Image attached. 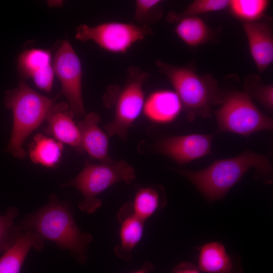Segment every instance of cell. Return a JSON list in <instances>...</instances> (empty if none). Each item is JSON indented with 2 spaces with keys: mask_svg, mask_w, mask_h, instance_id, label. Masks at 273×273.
I'll use <instances>...</instances> for the list:
<instances>
[{
  "mask_svg": "<svg viewBox=\"0 0 273 273\" xmlns=\"http://www.w3.org/2000/svg\"><path fill=\"white\" fill-rule=\"evenodd\" d=\"M73 213L69 202L53 194L46 205L25 216L20 226L35 232L43 240L55 243L62 250L69 251L78 263L83 264L87 260V248L93 237L79 229Z\"/></svg>",
  "mask_w": 273,
  "mask_h": 273,
  "instance_id": "2",
  "label": "cell"
},
{
  "mask_svg": "<svg viewBox=\"0 0 273 273\" xmlns=\"http://www.w3.org/2000/svg\"><path fill=\"white\" fill-rule=\"evenodd\" d=\"M219 107L213 111L217 132H231L245 136L264 130H272V117L263 113L244 91L223 94Z\"/></svg>",
  "mask_w": 273,
  "mask_h": 273,
  "instance_id": "6",
  "label": "cell"
},
{
  "mask_svg": "<svg viewBox=\"0 0 273 273\" xmlns=\"http://www.w3.org/2000/svg\"><path fill=\"white\" fill-rule=\"evenodd\" d=\"M126 82L117 96L113 120L105 126L108 136L116 135L126 140L129 128L143 112L145 101L143 84L147 72L136 67H130Z\"/></svg>",
  "mask_w": 273,
  "mask_h": 273,
  "instance_id": "8",
  "label": "cell"
},
{
  "mask_svg": "<svg viewBox=\"0 0 273 273\" xmlns=\"http://www.w3.org/2000/svg\"><path fill=\"white\" fill-rule=\"evenodd\" d=\"M117 218L120 223L119 243L115 246L114 253L118 258L128 261L131 259L132 250L142 239L145 221L133 213L130 203L121 207Z\"/></svg>",
  "mask_w": 273,
  "mask_h": 273,
  "instance_id": "15",
  "label": "cell"
},
{
  "mask_svg": "<svg viewBox=\"0 0 273 273\" xmlns=\"http://www.w3.org/2000/svg\"><path fill=\"white\" fill-rule=\"evenodd\" d=\"M74 117L68 103L54 104L46 118L48 125L46 132L57 141L67 144L82 153L84 151L80 133L78 125L73 120Z\"/></svg>",
  "mask_w": 273,
  "mask_h": 273,
  "instance_id": "13",
  "label": "cell"
},
{
  "mask_svg": "<svg viewBox=\"0 0 273 273\" xmlns=\"http://www.w3.org/2000/svg\"><path fill=\"white\" fill-rule=\"evenodd\" d=\"M198 267L207 273H243L239 263L235 264L224 246L217 242L207 243L201 247Z\"/></svg>",
  "mask_w": 273,
  "mask_h": 273,
  "instance_id": "18",
  "label": "cell"
},
{
  "mask_svg": "<svg viewBox=\"0 0 273 273\" xmlns=\"http://www.w3.org/2000/svg\"><path fill=\"white\" fill-rule=\"evenodd\" d=\"M48 3L50 7H54L62 6L63 2L60 1H52Z\"/></svg>",
  "mask_w": 273,
  "mask_h": 273,
  "instance_id": "29",
  "label": "cell"
},
{
  "mask_svg": "<svg viewBox=\"0 0 273 273\" xmlns=\"http://www.w3.org/2000/svg\"><path fill=\"white\" fill-rule=\"evenodd\" d=\"M153 268L154 266L151 263L146 262L141 268L130 273H150L153 270Z\"/></svg>",
  "mask_w": 273,
  "mask_h": 273,
  "instance_id": "28",
  "label": "cell"
},
{
  "mask_svg": "<svg viewBox=\"0 0 273 273\" xmlns=\"http://www.w3.org/2000/svg\"><path fill=\"white\" fill-rule=\"evenodd\" d=\"M160 0H137L135 2L134 19L141 25L148 26L162 16Z\"/></svg>",
  "mask_w": 273,
  "mask_h": 273,
  "instance_id": "26",
  "label": "cell"
},
{
  "mask_svg": "<svg viewBox=\"0 0 273 273\" xmlns=\"http://www.w3.org/2000/svg\"><path fill=\"white\" fill-rule=\"evenodd\" d=\"M213 134L192 133L168 136L157 144L158 152L179 165H184L212 153Z\"/></svg>",
  "mask_w": 273,
  "mask_h": 273,
  "instance_id": "10",
  "label": "cell"
},
{
  "mask_svg": "<svg viewBox=\"0 0 273 273\" xmlns=\"http://www.w3.org/2000/svg\"><path fill=\"white\" fill-rule=\"evenodd\" d=\"M251 169L256 170L265 184L272 183V166L268 156L249 150L235 157L216 160L199 170H174L188 179L211 203L224 197Z\"/></svg>",
  "mask_w": 273,
  "mask_h": 273,
  "instance_id": "1",
  "label": "cell"
},
{
  "mask_svg": "<svg viewBox=\"0 0 273 273\" xmlns=\"http://www.w3.org/2000/svg\"><path fill=\"white\" fill-rule=\"evenodd\" d=\"M175 24V33L190 47L200 46L214 38V30L198 16L183 18Z\"/></svg>",
  "mask_w": 273,
  "mask_h": 273,
  "instance_id": "19",
  "label": "cell"
},
{
  "mask_svg": "<svg viewBox=\"0 0 273 273\" xmlns=\"http://www.w3.org/2000/svg\"><path fill=\"white\" fill-rule=\"evenodd\" d=\"M151 34L149 26L110 21L93 26L80 25L76 28L75 37L81 41L92 40L108 52L124 54L134 43Z\"/></svg>",
  "mask_w": 273,
  "mask_h": 273,
  "instance_id": "7",
  "label": "cell"
},
{
  "mask_svg": "<svg viewBox=\"0 0 273 273\" xmlns=\"http://www.w3.org/2000/svg\"><path fill=\"white\" fill-rule=\"evenodd\" d=\"M135 177L134 168L124 160L99 164L85 162L82 170L74 178L61 185L74 187L83 196L78 207L83 212L92 214L102 205L100 194L120 181L129 184Z\"/></svg>",
  "mask_w": 273,
  "mask_h": 273,
  "instance_id": "5",
  "label": "cell"
},
{
  "mask_svg": "<svg viewBox=\"0 0 273 273\" xmlns=\"http://www.w3.org/2000/svg\"><path fill=\"white\" fill-rule=\"evenodd\" d=\"M100 121L99 114L90 112L78 123L81 145L92 158L109 163L113 161L109 155V136L99 126Z\"/></svg>",
  "mask_w": 273,
  "mask_h": 273,
  "instance_id": "16",
  "label": "cell"
},
{
  "mask_svg": "<svg viewBox=\"0 0 273 273\" xmlns=\"http://www.w3.org/2000/svg\"><path fill=\"white\" fill-rule=\"evenodd\" d=\"M15 207H10L5 213L0 215V252L4 253L13 244L23 230L20 226L14 225V220L19 215Z\"/></svg>",
  "mask_w": 273,
  "mask_h": 273,
  "instance_id": "25",
  "label": "cell"
},
{
  "mask_svg": "<svg viewBox=\"0 0 273 273\" xmlns=\"http://www.w3.org/2000/svg\"><path fill=\"white\" fill-rule=\"evenodd\" d=\"M244 92L258 101L267 110L273 108V85L265 84L257 75H249L244 80Z\"/></svg>",
  "mask_w": 273,
  "mask_h": 273,
  "instance_id": "24",
  "label": "cell"
},
{
  "mask_svg": "<svg viewBox=\"0 0 273 273\" xmlns=\"http://www.w3.org/2000/svg\"><path fill=\"white\" fill-rule=\"evenodd\" d=\"M165 198L162 197V189L147 187L140 188L130 203L133 213L145 221L165 204Z\"/></svg>",
  "mask_w": 273,
  "mask_h": 273,
  "instance_id": "21",
  "label": "cell"
},
{
  "mask_svg": "<svg viewBox=\"0 0 273 273\" xmlns=\"http://www.w3.org/2000/svg\"><path fill=\"white\" fill-rule=\"evenodd\" d=\"M4 103L11 110L13 122L12 133L6 150L15 157L23 159V148L27 136L46 120L54 105L53 100L32 89L21 79L18 86L6 92Z\"/></svg>",
  "mask_w": 273,
  "mask_h": 273,
  "instance_id": "4",
  "label": "cell"
},
{
  "mask_svg": "<svg viewBox=\"0 0 273 273\" xmlns=\"http://www.w3.org/2000/svg\"><path fill=\"white\" fill-rule=\"evenodd\" d=\"M63 144L54 139L38 133L29 148L31 160L47 167H54L62 156Z\"/></svg>",
  "mask_w": 273,
  "mask_h": 273,
  "instance_id": "20",
  "label": "cell"
},
{
  "mask_svg": "<svg viewBox=\"0 0 273 273\" xmlns=\"http://www.w3.org/2000/svg\"><path fill=\"white\" fill-rule=\"evenodd\" d=\"M156 64L172 85L189 121L212 115L213 107L220 104L223 95L212 75H200L190 66H175L160 60H157Z\"/></svg>",
  "mask_w": 273,
  "mask_h": 273,
  "instance_id": "3",
  "label": "cell"
},
{
  "mask_svg": "<svg viewBox=\"0 0 273 273\" xmlns=\"http://www.w3.org/2000/svg\"><path fill=\"white\" fill-rule=\"evenodd\" d=\"M229 3V0H195L180 13L170 12L167 16V21L169 23H175L183 18L222 11L228 8Z\"/></svg>",
  "mask_w": 273,
  "mask_h": 273,
  "instance_id": "23",
  "label": "cell"
},
{
  "mask_svg": "<svg viewBox=\"0 0 273 273\" xmlns=\"http://www.w3.org/2000/svg\"><path fill=\"white\" fill-rule=\"evenodd\" d=\"M172 273H200V270L192 263L183 262L175 266Z\"/></svg>",
  "mask_w": 273,
  "mask_h": 273,
  "instance_id": "27",
  "label": "cell"
},
{
  "mask_svg": "<svg viewBox=\"0 0 273 273\" xmlns=\"http://www.w3.org/2000/svg\"><path fill=\"white\" fill-rule=\"evenodd\" d=\"M44 241L35 232L23 230L0 257V273H20L30 249L41 250Z\"/></svg>",
  "mask_w": 273,
  "mask_h": 273,
  "instance_id": "17",
  "label": "cell"
},
{
  "mask_svg": "<svg viewBox=\"0 0 273 273\" xmlns=\"http://www.w3.org/2000/svg\"><path fill=\"white\" fill-rule=\"evenodd\" d=\"M17 67L22 79L32 78L40 89L48 93L51 91L55 73L49 51L39 49L24 51L19 57Z\"/></svg>",
  "mask_w": 273,
  "mask_h": 273,
  "instance_id": "12",
  "label": "cell"
},
{
  "mask_svg": "<svg viewBox=\"0 0 273 273\" xmlns=\"http://www.w3.org/2000/svg\"><path fill=\"white\" fill-rule=\"evenodd\" d=\"M53 66L62 85L61 94L67 98L74 115L81 117L85 110L82 94V71L80 60L68 40H64L55 53Z\"/></svg>",
  "mask_w": 273,
  "mask_h": 273,
  "instance_id": "9",
  "label": "cell"
},
{
  "mask_svg": "<svg viewBox=\"0 0 273 273\" xmlns=\"http://www.w3.org/2000/svg\"><path fill=\"white\" fill-rule=\"evenodd\" d=\"M183 109L182 103L174 90L161 89L153 91L145 99L143 112L150 121L165 124L175 120Z\"/></svg>",
  "mask_w": 273,
  "mask_h": 273,
  "instance_id": "14",
  "label": "cell"
},
{
  "mask_svg": "<svg viewBox=\"0 0 273 273\" xmlns=\"http://www.w3.org/2000/svg\"><path fill=\"white\" fill-rule=\"evenodd\" d=\"M270 2L267 0H231L228 8L243 22L257 21L265 16Z\"/></svg>",
  "mask_w": 273,
  "mask_h": 273,
  "instance_id": "22",
  "label": "cell"
},
{
  "mask_svg": "<svg viewBox=\"0 0 273 273\" xmlns=\"http://www.w3.org/2000/svg\"><path fill=\"white\" fill-rule=\"evenodd\" d=\"M251 57L260 73L273 61V33L271 19L266 16L254 22H243Z\"/></svg>",
  "mask_w": 273,
  "mask_h": 273,
  "instance_id": "11",
  "label": "cell"
}]
</instances>
